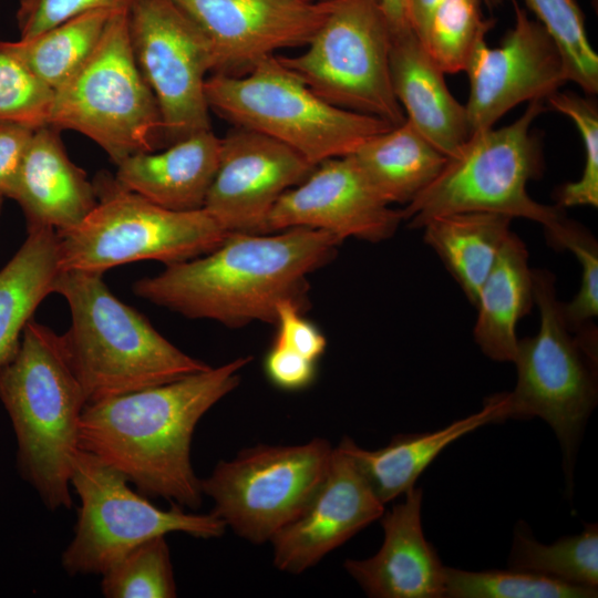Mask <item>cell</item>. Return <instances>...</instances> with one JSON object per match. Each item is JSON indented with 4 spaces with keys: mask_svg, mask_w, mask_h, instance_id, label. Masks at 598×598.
<instances>
[{
    "mask_svg": "<svg viewBox=\"0 0 598 598\" xmlns=\"http://www.w3.org/2000/svg\"><path fill=\"white\" fill-rule=\"evenodd\" d=\"M251 357L138 391L86 403L79 446L123 473L137 492L182 507L202 504L190 461L195 427L240 382Z\"/></svg>",
    "mask_w": 598,
    "mask_h": 598,
    "instance_id": "6da1fadb",
    "label": "cell"
},
{
    "mask_svg": "<svg viewBox=\"0 0 598 598\" xmlns=\"http://www.w3.org/2000/svg\"><path fill=\"white\" fill-rule=\"evenodd\" d=\"M341 243L309 227L275 235L229 233L212 251L136 280L133 291L192 319L227 327L275 323L277 305L285 299L302 303L308 275L326 265Z\"/></svg>",
    "mask_w": 598,
    "mask_h": 598,
    "instance_id": "7a4b0ae2",
    "label": "cell"
},
{
    "mask_svg": "<svg viewBox=\"0 0 598 598\" xmlns=\"http://www.w3.org/2000/svg\"><path fill=\"white\" fill-rule=\"evenodd\" d=\"M0 401L16 433L22 478L49 509L70 508L86 401L61 336L33 319L25 324L18 351L0 369Z\"/></svg>",
    "mask_w": 598,
    "mask_h": 598,
    "instance_id": "3957f363",
    "label": "cell"
},
{
    "mask_svg": "<svg viewBox=\"0 0 598 598\" xmlns=\"http://www.w3.org/2000/svg\"><path fill=\"white\" fill-rule=\"evenodd\" d=\"M52 292L70 307L71 327L61 341L86 403L210 367L176 348L147 318L115 297L103 274L60 271Z\"/></svg>",
    "mask_w": 598,
    "mask_h": 598,
    "instance_id": "277c9868",
    "label": "cell"
},
{
    "mask_svg": "<svg viewBox=\"0 0 598 598\" xmlns=\"http://www.w3.org/2000/svg\"><path fill=\"white\" fill-rule=\"evenodd\" d=\"M544 102H528L506 126L473 132L437 177L401 209L409 227L420 229L453 213L492 212L537 221L546 234L556 230L566 219L563 208L534 200L526 188L542 174V146L532 125L545 111Z\"/></svg>",
    "mask_w": 598,
    "mask_h": 598,
    "instance_id": "5b68a950",
    "label": "cell"
},
{
    "mask_svg": "<svg viewBox=\"0 0 598 598\" xmlns=\"http://www.w3.org/2000/svg\"><path fill=\"white\" fill-rule=\"evenodd\" d=\"M205 93L210 111L236 127L287 145L315 166L353 153L393 126L326 102L275 55L245 75L214 73L206 80Z\"/></svg>",
    "mask_w": 598,
    "mask_h": 598,
    "instance_id": "8992f818",
    "label": "cell"
},
{
    "mask_svg": "<svg viewBox=\"0 0 598 598\" xmlns=\"http://www.w3.org/2000/svg\"><path fill=\"white\" fill-rule=\"evenodd\" d=\"M94 185V209L78 226L56 233L60 271L104 274L146 259L167 266L212 251L229 234L204 208L166 209L103 174Z\"/></svg>",
    "mask_w": 598,
    "mask_h": 598,
    "instance_id": "52a82bcc",
    "label": "cell"
},
{
    "mask_svg": "<svg viewBox=\"0 0 598 598\" xmlns=\"http://www.w3.org/2000/svg\"><path fill=\"white\" fill-rule=\"evenodd\" d=\"M127 11L112 14L91 56L53 91L47 122L85 135L115 165L154 152L162 138L158 105L132 49Z\"/></svg>",
    "mask_w": 598,
    "mask_h": 598,
    "instance_id": "ba28073f",
    "label": "cell"
},
{
    "mask_svg": "<svg viewBox=\"0 0 598 598\" xmlns=\"http://www.w3.org/2000/svg\"><path fill=\"white\" fill-rule=\"evenodd\" d=\"M120 471L94 454L79 450L71 486L79 496L74 536L61 556L70 576L103 575L144 542L169 533L197 538H215L226 524L213 512L189 514L172 503L168 509L155 506L133 491Z\"/></svg>",
    "mask_w": 598,
    "mask_h": 598,
    "instance_id": "9c48e42d",
    "label": "cell"
},
{
    "mask_svg": "<svg viewBox=\"0 0 598 598\" xmlns=\"http://www.w3.org/2000/svg\"><path fill=\"white\" fill-rule=\"evenodd\" d=\"M391 43L380 0H332L307 50L278 59L326 102L396 126L405 115L392 87Z\"/></svg>",
    "mask_w": 598,
    "mask_h": 598,
    "instance_id": "30bf717a",
    "label": "cell"
},
{
    "mask_svg": "<svg viewBox=\"0 0 598 598\" xmlns=\"http://www.w3.org/2000/svg\"><path fill=\"white\" fill-rule=\"evenodd\" d=\"M533 286L539 328L535 336L518 339L513 360L517 383L506 392V419L545 420L557 435L565 471L570 473L581 431L597 402L594 362L569 333L555 277L533 270Z\"/></svg>",
    "mask_w": 598,
    "mask_h": 598,
    "instance_id": "8fae6325",
    "label": "cell"
},
{
    "mask_svg": "<svg viewBox=\"0 0 598 598\" xmlns=\"http://www.w3.org/2000/svg\"><path fill=\"white\" fill-rule=\"evenodd\" d=\"M332 450L319 437L296 445L259 444L219 461L200 488L214 501L213 513L238 536L270 542L313 494Z\"/></svg>",
    "mask_w": 598,
    "mask_h": 598,
    "instance_id": "7c38bea8",
    "label": "cell"
},
{
    "mask_svg": "<svg viewBox=\"0 0 598 598\" xmlns=\"http://www.w3.org/2000/svg\"><path fill=\"white\" fill-rule=\"evenodd\" d=\"M127 20L135 60L158 105L164 143L212 130L205 84L214 62L198 25L172 0H136Z\"/></svg>",
    "mask_w": 598,
    "mask_h": 598,
    "instance_id": "4fadbf2b",
    "label": "cell"
},
{
    "mask_svg": "<svg viewBox=\"0 0 598 598\" xmlns=\"http://www.w3.org/2000/svg\"><path fill=\"white\" fill-rule=\"evenodd\" d=\"M515 24L501 44L488 47L486 38L475 45L465 72V104L471 132L493 127L523 102L543 100L567 82L561 53L546 29L511 0Z\"/></svg>",
    "mask_w": 598,
    "mask_h": 598,
    "instance_id": "5bb4252c",
    "label": "cell"
},
{
    "mask_svg": "<svg viewBox=\"0 0 598 598\" xmlns=\"http://www.w3.org/2000/svg\"><path fill=\"white\" fill-rule=\"evenodd\" d=\"M202 30L213 74L245 75L281 49L307 45L332 0H172Z\"/></svg>",
    "mask_w": 598,
    "mask_h": 598,
    "instance_id": "9a60e30c",
    "label": "cell"
},
{
    "mask_svg": "<svg viewBox=\"0 0 598 598\" xmlns=\"http://www.w3.org/2000/svg\"><path fill=\"white\" fill-rule=\"evenodd\" d=\"M315 167L287 145L236 127L221 138L218 167L203 208L228 233L265 234L275 204Z\"/></svg>",
    "mask_w": 598,
    "mask_h": 598,
    "instance_id": "2e32d148",
    "label": "cell"
},
{
    "mask_svg": "<svg viewBox=\"0 0 598 598\" xmlns=\"http://www.w3.org/2000/svg\"><path fill=\"white\" fill-rule=\"evenodd\" d=\"M403 221L372 188L350 155L318 164L310 175L275 204L265 234L291 227L321 229L343 241L353 237L378 243Z\"/></svg>",
    "mask_w": 598,
    "mask_h": 598,
    "instance_id": "e0dca14e",
    "label": "cell"
},
{
    "mask_svg": "<svg viewBox=\"0 0 598 598\" xmlns=\"http://www.w3.org/2000/svg\"><path fill=\"white\" fill-rule=\"evenodd\" d=\"M383 513L384 504L337 446L313 494L270 539L274 564L281 571L301 574Z\"/></svg>",
    "mask_w": 598,
    "mask_h": 598,
    "instance_id": "ac0fdd59",
    "label": "cell"
},
{
    "mask_svg": "<svg viewBox=\"0 0 598 598\" xmlns=\"http://www.w3.org/2000/svg\"><path fill=\"white\" fill-rule=\"evenodd\" d=\"M422 488L411 487L405 499L383 514L384 539L365 559H347L344 569L372 598L444 597V568L421 524Z\"/></svg>",
    "mask_w": 598,
    "mask_h": 598,
    "instance_id": "d6986e66",
    "label": "cell"
},
{
    "mask_svg": "<svg viewBox=\"0 0 598 598\" xmlns=\"http://www.w3.org/2000/svg\"><path fill=\"white\" fill-rule=\"evenodd\" d=\"M9 198L20 205L28 230L56 233L78 226L97 204L94 182L70 159L60 131L50 125L34 131Z\"/></svg>",
    "mask_w": 598,
    "mask_h": 598,
    "instance_id": "ffe728a7",
    "label": "cell"
},
{
    "mask_svg": "<svg viewBox=\"0 0 598 598\" xmlns=\"http://www.w3.org/2000/svg\"><path fill=\"white\" fill-rule=\"evenodd\" d=\"M390 73L405 120L445 156L456 154L472 134L465 105L413 30L392 33Z\"/></svg>",
    "mask_w": 598,
    "mask_h": 598,
    "instance_id": "44dd1931",
    "label": "cell"
},
{
    "mask_svg": "<svg viewBox=\"0 0 598 598\" xmlns=\"http://www.w3.org/2000/svg\"><path fill=\"white\" fill-rule=\"evenodd\" d=\"M221 138L212 130L195 133L161 153L131 155L116 165L115 182L147 200L171 210L204 207L215 177Z\"/></svg>",
    "mask_w": 598,
    "mask_h": 598,
    "instance_id": "7402d4cb",
    "label": "cell"
},
{
    "mask_svg": "<svg viewBox=\"0 0 598 598\" xmlns=\"http://www.w3.org/2000/svg\"><path fill=\"white\" fill-rule=\"evenodd\" d=\"M506 393L485 401L481 411L434 432L399 434L388 445L369 451L344 436L338 447L349 455L381 503L414 486L420 474L447 445L488 423L506 420Z\"/></svg>",
    "mask_w": 598,
    "mask_h": 598,
    "instance_id": "603a6c76",
    "label": "cell"
},
{
    "mask_svg": "<svg viewBox=\"0 0 598 598\" xmlns=\"http://www.w3.org/2000/svg\"><path fill=\"white\" fill-rule=\"evenodd\" d=\"M534 303L528 252L523 240L511 231L475 301L474 339L486 357L513 362L518 343L517 323Z\"/></svg>",
    "mask_w": 598,
    "mask_h": 598,
    "instance_id": "cb8c5ba5",
    "label": "cell"
},
{
    "mask_svg": "<svg viewBox=\"0 0 598 598\" xmlns=\"http://www.w3.org/2000/svg\"><path fill=\"white\" fill-rule=\"evenodd\" d=\"M349 155L389 205L411 203L437 177L447 161L406 120L370 137Z\"/></svg>",
    "mask_w": 598,
    "mask_h": 598,
    "instance_id": "d4e9b609",
    "label": "cell"
},
{
    "mask_svg": "<svg viewBox=\"0 0 598 598\" xmlns=\"http://www.w3.org/2000/svg\"><path fill=\"white\" fill-rule=\"evenodd\" d=\"M56 244L52 228L28 230L24 243L0 269V369L18 351L38 306L52 293L60 272Z\"/></svg>",
    "mask_w": 598,
    "mask_h": 598,
    "instance_id": "484cf974",
    "label": "cell"
},
{
    "mask_svg": "<svg viewBox=\"0 0 598 598\" xmlns=\"http://www.w3.org/2000/svg\"><path fill=\"white\" fill-rule=\"evenodd\" d=\"M512 219L492 212H462L434 217L422 227L424 241L473 305L511 233Z\"/></svg>",
    "mask_w": 598,
    "mask_h": 598,
    "instance_id": "4316f807",
    "label": "cell"
},
{
    "mask_svg": "<svg viewBox=\"0 0 598 598\" xmlns=\"http://www.w3.org/2000/svg\"><path fill=\"white\" fill-rule=\"evenodd\" d=\"M114 12H86L31 38L0 41V51L18 60L54 91L91 56Z\"/></svg>",
    "mask_w": 598,
    "mask_h": 598,
    "instance_id": "83f0119b",
    "label": "cell"
},
{
    "mask_svg": "<svg viewBox=\"0 0 598 598\" xmlns=\"http://www.w3.org/2000/svg\"><path fill=\"white\" fill-rule=\"evenodd\" d=\"M508 564L513 569L575 586L597 588L598 526L588 524L578 535L544 545L532 536L525 524H519L514 533Z\"/></svg>",
    "mask_w": 598,
    "mask_h": 598,
    "instance_id": "f1b7e54d",
    "label": "cell"
},
{
    "mask_svg": "<svg viewBox=\"0 0 598 598\" xmlns=\"http://www.w3.org/2000/svg\"><path fill=\"white\" fill-rule=\"evenodd\" d=\"M444 597L450 598H592L597 588L570 585L535 573L467 571L444 568Z\"/></svg>",
    "mask_w": 598,
    "mask_h": 598,
    "instance_id": "f546056e",
    "label": "cell"
},
{
    "mask_svg": "<svg viewBox=\"0 0 598 598\" xmlns=\"http://www.w3.org/2000/svg\"><path fill=\"white\" fill-rule=\"evenodd\" d=\"M480 0H444L433 12L422 44L446 74L465 71L477 42L494 20L484 19Z\"/></svg>",
    "mask_w": 598,
    "mask_h": 598,
    "instance_id": "4dcf8cb0",
    "label": "cell"
},
{
    "mask_svg": "<svg viewBox=\"0 0 598 598\" xmlns=\"http://www.w3.org/2000/svg\"><path fill=\"white\" fill-rule=\"evenodd\" d=\"M558 47L567 81L589 95L598 92V55L587 37L582 11L575 0H525Z\"/></svg>",
    "mask_w": 598,
    "mask_h": 598,
    "instance_id": "1f68e13d",
    "label": "cell"
},
{
    "mask_svg": "<svg viewBox=\"0 0 598 598\" xmlns=\"http://www.w3.org/2000/svg\"><path fill=\"white\" fill-rule=\"evenodd\" d=\"M102 576L101 591L107 598L176 597V582L165 536L138 545Z\"/></svg>",
    "mask_w": 598,
    "mask_h": 598,
    "instance_id": "d6a6232c",
    "label": "cell"
},
{
    "mask_svg": "<svg viewBox=\"0 0 598 598\" xmlns=\"http://www.w3.org/2000/svg\"><path fill=\"white\" fill-rule=\"evenodd\" d=\"M555 111L569 117L577 126L585 150L581 176L563 185L557 193V206H598V109L594 101L571 92L556 91L545 99Z\"/></svg>",
    "mask_w": 598,
    "mask_h": 598,
    "instance_id": "836d02e7",
    "label": "cell"
},
{
    "mask_svg": "<svg viewBox=\"0 0 598 598\" xmlns=\"http://www.w3.org/2000/svg\"><path fill=\"white\" fill-rule=\"evenodd\" d=\"M551 245L569 249L581 266L580 287L574 299L561 303L564 321L571 332L589 329L598 315V246L582 227L567 218L555 231L547 234Z\"/></svg>",
    "mask_w": 598,
    "mask_h": 598,
    "instance_id": "e575fe53",
    "label": "cell"
},
{
    "mask_svg": "<svg viewBox=\"0 0 598 598\" xmlns=\"http://www.w3.org/2000/svg\"><path fill=\"white\" fill-rule=\"evenodd\" d=\"M53 91L11 55L0 51V121L34 128L47 125Z\"/></svg>",
    "mask_w": 598,
    "mask_h": 598,
    "instance_id": "d590c367",
    "label": "cell"
},
{
    "mask_svg": "<svg viewBox=\"0 0 598 598\" xmlns=\"http://www.w3.org/2000/svg\"><path fill=\"white\" fill-rule=\"evenodd\" d=\"M136 0H18L16 21L20 39L95 10H128Z\"/></svg>",
    "mask_w": 598,
    "mask_h": 598,
    "instance_id": "8d00e7d4",
    "label": "cell"
},
{
    "mask_svg": "<svg viewBox=\"0 0 598 598\" xmlns=\"http://www.w3.org/2000/svg\"><path fill=\"white\" fill-rule=\"evenodd\" d=\"M275 323L278 326L275 343L287 347L315 362L324 353L327 339L302 316V303L292 299L281 300L276 307Z\"/></svg>",
    "mask_w": 598,
    "mask_h": 598,
    "instance_id": "74e56055",
    "label": "cell"
},
{
    "mask_svg": "<svg viewBox=\"0 0 598 598\" xmlns=\"http://www.w3.org/2000/svg\"><path fill=\"white\" fill-rule=\"evenodd\" d=\"M264 370L274 385L287 391L309 386L317 373L315 361L275 342L265 357Z\"/></svg>",
    "mask_w": 598,
    "mask_h": 598,
    "instance_id": "f35d334b",
    "label": "cell"
},
{
    "mask_svg": "<svg viewBox=\"0 0 598 598\" xmlns=\"http://www.w3.org/2000/svg\"><path fill=\"white\" fill-rule=\"evenodd\" d=\"M37 128L0 121V192L9 198L24 153Z\"/></svg>",
    "mask_w": 598,
    "mask_h": 598,
    "instance_id": "ab89813d",
    "label": "cell"
},
{
    "mask_svg": "<svg viewBox=\"0 0 598 598\" xmlns=\"http://www.w3.org/2000/svg\"><path fill=\"white\" fill-rule=\"evenodd\" d=\"M444 0H408L410 27L422 42L435 9Z\"/></svg>",
    "mask_w": 598,
    "mask_h": 598,
    "instance_id": "60d3db41",
    "label": "cell"
},
{
    "mask_svg": "<svg viewBox=\"0 0 598 598\" xmlns=\"http://www.w3.org/2000/svg\"><path fill=\"white\" fill-rule=\"evenodd\" d=\"M392 33L412 30L409 22L408 0H380Z\"/></svg>",
    "mask_w": 598,
    "mask_h": 598,
    "instance_id": "b9f144b4",
    "label": "cell"
},
{
    "mask_svg": "<svg viewBox=\"0 0 598 598\" xmlns=\"http://www.w3.org/2000/svg\"><path fill=\"white\" fill-rule=\"evenodd\" d=\"M482 3L487 4L489 8L497 7L501 4L502 0H480Z\"/></svg>",
    "mask_w": 598,
    "mask_h": 598,
    "instance_id": "7bdbcfd3",
    "label": "cell"
},
{
    "mask_svg": "<svg viewBox=\"0 0 598 598\" xmlns=\"http://www.w3.org/2000/svg\"><path fill=\"white\" fill-rule=\"evenodd\" d=\"M3 199H4V196H3V194L0 192V213H1L2 204H3Z\"/></svg>",
    "mask_w": 598,
    "mask_h": 598,
    "instance_id": "ee69618b",
    "label": "cell"
}]
</instances>
